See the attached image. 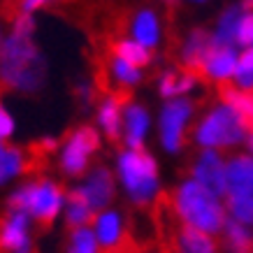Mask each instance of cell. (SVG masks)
<instances>
[{
	"instance_id": "1",
	"label": "cell",
	"mask_w": 253,
	"mask_h": 253,
	"mask_svg": "<svg viewBox=\"0 0 253 253\" xmlns=\"http://www.w3.org/2000/svg\"><path fill=\"white\" fill-rule=\"evenodd\" d=\"M0 79L19 91H38L44 82V61L31 38L9 35L0 51Z\"/></svg>"
},
{
	"instance_id": "2",
	"label": "cell",
	"mask_w": 253,
	"mask_h": 253,
	"mask_svg": "<svg viewBox=\"0 0 253 253\" xmlns=\"http://www.w3.org/2000/svg\"><path fill=\"white\" fill-rule=\"evenodd\" d=\"M172 207H174L176 216L186 225H193V228L207 232V235L223 230V225H225V216H223L221 205L195 179L184 181L176 188L174 195H172Z\"/></svg>"
},
{
	"instance_id": "3",
	"label": "cell",
	"mask_w": 253,
	"mask_h": 253,
	"mask_svg": "<svg viewBox=\"0 0 253 253\" xmlns=\"http://www.w3.org/2000/svg\"><path fill=\"white\" fill-rule=\"evenodd\" d=\"M119 174L126 191L137 205H149L158 191L156 161L144 149H130L119 156Z\"/></svg>"
},
{
	"instance_id": "4",
	"label": "cell",
	"mask_w": 253,
	"mask_h": 253,
	"mask_svg": "<svg viewBox=\"0 0 253 253\" xmlns=\"http://www.w3.org/2000/svg\"><path fill=\"white\" fill-rule=\"evenodd\" d=\"M246 126L230 107H216L209 112L195 130V139L202 146H230L244 137Z\"/></svg>"
},
{
	"instance_id": "5",
	"label": "cell",
	"mask_w": 253,
	"mask_h": 253,
	"mask_svg": "<svg viewBox=\"0 0 253 253\" xmlns=\"http://www.w3.org/2000/svg\"><path fill=\"white\" fill-rule=\"evenodd\" d=\"M98 144H100V137L93 128L84 126V128L75 130L72 135H70L65 151H63V158H61L63 172L70 174V176H79L86 169L88 156L98 149Z\"/></svg>"
},
{
	"instance_id": "6",
	"label": "cell",
	"mask_w": 253,
	"mask_h": 253,
	"mask_svg": "<svg viewBox=\"0 0 253 253\" xmlns=\"http://www.w3.org/2000/svg\"><path fill=\"white\" fill-rule=\"evenodd\" d=\"M191 114H193V105L188 100H174V102H169L168 107L163 109L161 139H163V146L168 149L169 154L179 151L181 144H184V130Z\"/></svg>"
},
{
	"instance_id": "7",
	"label": "cell",
	"mask_w": 253,
	"mask_h": 253,
	"mask_svg": "<svg viewBox=\"0 0 253 253\" xmlns=\"http://www.w3.org/2000/svg\"><path fill=\"white\" fill-rule=\"evenodd\" d=\"M61 202H63V191L61 186H56L54 181L31 184V207H28V214L42 228H49L54 223L56 214L61 209Z\"/></svg>"
},
{
	"instance_id": "8",
	"label": "cell",
	"mask_w": 253,
	"mask_h": 253,
	"mask_svg": "<svg viewBox=\"0 0 253 253\" xmlns=\"http://www.w3.org/2000/svg\"><path fill=\"white\" fill-rule=\"evenodd\" d=\"M193 176L200 186H205L214 198L228 193V169L216 151H202L193 163Z\"/></svg>"
},
{
	"instance_id": "9",
	"label": "cell",
	"mask_w": 253,
	"mask_h": 253,
	"mask_svg": "<svg viewBox=\"0 0 253 253\" xmlns=\"http://www.w3.org/2000/svg\"><path fill=\"white\" fill-rule=\"evenodd\" d=\"M31 246L28 239V214L26 211H12L5 216L0 225V251L26 253Z\"/></svg>"
},
{
	"instance_id": "10",
	"label": "cell",
	"mask_w": 253,
	"mask_h": 253,
	"mask_svg": "<svg viewBox=\"0 0 253 253\" xmlns=\"http://www.w3.org/2000/svg\"><path fill=\"white\" fill-rule=\"evenodd\" d=\"M214 49V40L209 38L205 31H193L191 38L186 40L184 49H181V58H184L186 70H191L193 75H205V65L207 58Z\"/></svg>"
},
{
	"instance_id": "11",
	"label": "cell",
	"mask_w": 253,
	"mask_h": 253,
	"mask_svg": "<svg viewBox=\"0 0 253 253\" xmlns=\"http://www.w3.org/2000/svg\"><path fill=\"white\" fill-rule=\"evenodd\" d=\"M82 191H84V195H86V200H88V205L93 207V211L107 207L109 202H112V198H114V179L109 174V169L95 168L91 174H88V179H86V184Z\"/></svg>"
},
{
	"instance_id": "12",
	"label": "cell",
	"mask_w": 253,
	"mask_h": 253,
	"mask_svg": "<svg viewBox=\"0 0 253 253\" xmlns=\"http://www.w3.org/2000/svg\"><path fill=\"white\" fill-rule=\"evenodd\" d=\"M225 169L230 195H253V158L237 156L225 165Z\"/></svg>"
},
{
	"instance_id": "13",
	"label": "cell",
	"mask_w": 253,
	"mask_h": 253,
	"mask_svg": "<svg viewBox=\"0 0 253 253\" xmlns=\"http://www.w3.org/2000/svg\"><path fill=\"white\" fill-rule=\"evenodd\" d=\"M235 70H237V58L232 46H214L205 65V75L216 82H225L228 77H235Z\"/></svg>"
},
{
	"instance_id": "14",
	"label": "cell",
	"mask_w": 253,
	"mask_h": 253,
	"mask_svg": "<svg viewBox=\"0 0 253 253\" xmlns=\"http://www.w3.org/2000/svg\"><path fill=\"white\" fill-rule=\"evenodd\" d=\"M95 221V211L88 205L82 188H72L68 193V228L72 232L79 228H88V223Z\"/></svg>"
},
{
	"instance_id": "15",
	"label": "cell",
	"mask_w": 253,
	"mask_h": 253,
	"mask_svg": "<svg viewBox=\"0 0 253 253\" xmlns=\"http://www.w3.org/2000/svg\"><path fill=\"white\" fill-rule=\"evenodd\" d=\"M126 142L130 144V149H142L146 135V126H149V114L144 112V107L139 105H128L126 107Z\"/></svg>"
},
{
	"instance_id": "16",
	"label": "cell",
	"mask_w": 253,
	"mask_h": 253,
	"mask_svg": "<svg viewBox=\"0 0 253 253\" xmlns=\"http://www.w3.org/2000/svg\"><path fill=\"white\" fill-rule=\"evenodd\" d=\"M121 105H123V98H116V95L105 98L102 105H100L98 119H100L102 130L107 132L109 139L121 137Z\"/></svg>"
},
{
	"instance_id": "17",
	"label": "cell",
	"mask_w": 253,
	"mask_h": 253,
	"mask_svg": "<svg viewBox=\"0 0 253 253\" xmlns=\"http://www.w3.org/2000/svg\"><path fill=\"white\" fill-rule=\"evenodd\" d=\"M132 35H135V42L144 44L146 49L158 44V21H156L154 12H137L135 14V21H132Z\"/></svg>"
},
{
	"instance_id": "18",
	"label": "cell",
	"mask_w": 253,
	"mask_h": 253,
	"mask_svg": "<svg viewBox=\"0 0 253 253\" xmlns=\"http://www.w3.org/2000/svg\"><path fill=\"white\" fill-rule=\"evenodd\" d=\"M239 7H230L225 9V14L221 16V21L216 26V33L211 35L214 46H232L237 42V26H239Z\"/></svg>"
},
{
	"instance_id": "19",
	"label": "cell",
	"mask_w": 253,
	"mask_h": 253,
	"mask_svg": "<svg viewBox=\"0 0 253 253\" xmlns=\"http://www.w3.org/2000/svg\"><path fill=\"white\" fill-rule=\"evenodd\" d=\"M112 54L119 56L121 61L130 63L132 68H142L146 63L151 61V54H149V49L144 44H139L135 40H119L112 44Z\"/></svg>"
},
{
	"instance_id": "20",
	"label": "cell",
	"mask_w": 253,
	"mask_h": 253,
	"mask_svg": "<svg viewBox=\"0 0 253 253\" xmlns=\"http://www.w3.org/2000/svg\"><path fill=\"white\" fill-rule=\"evenodd\" d=\"M23 169H28V163H26L21 151L0 144V184L16 174H21Z\"/></svg>"
},
{
	"instance_id": "21",
	"label": "cell",
	"mask_w": 253,
	"mask_h": 253,
	"mask_svg": "<svg viewBox=\"0 0 253 253\" xmlns=\"http://www.w3.org/2000/svg\"><path fill=\"white\" fill-rule=\"evenodd\" d=\"M109 75L116 79V84L121 86V88H126L128 91V86H135L139 82V70L132 68L130 63L121 61L119 56H112L109 58Z\"/></svg>"
},
{
	"instance_id": "22",
	"label": "cell",
	"mask_w": 253,
	"mask_h": 253,
	"mask_svg": "<svg viewBox=\"0 0 253 253\" xmlns=\"http://www.w3.org/2000/svg\"><path fill=\"white\" fill-rule=\"evenodd\" d=\"M228 209L237 223L253 225V195H228Z\"/></svg>"
},
{
	"instance_id": "23",
	"label": "cell",
	"mask_w": 253,
	"mask_h": 253,
	"mask_svg": "<svg viewBox=\"0 0 253 253\" xmlns=\"http://www.w3.org/2000/svg\"><path fill=\"white\" fill-rule=\"evenodd\" d=\"M235 82L242 91H251L253 88V46H249L244 54L239 56L237 70H235Z\"/></svg>"
},
{
	"instance_id": "24",
	"label": "cell",
	"mask_w": 253,
	"mask_h": 253,
	"mask_svg": "<svg viewBox=\"0 0 253 253\" xmlns=\"http://www.w3.org/2000/svg\"><path fill=\"white\" fill-rule=\"evenodd\" d=\"M95 251H98L95 235H93L88 228H79V230L72 232V237H70V246H68V253H95Z\"/></svg>"
},
{
	"instance_id": "25",
	"label": "cell",
	"mask_w": 253,
	"mask_h": 253,
	"mask_svg": "<svg viewBox=\"0 0 253 253\" xmlns=\"http://www.w3.org/2000/svg\"><path fill=\"white\" fill-rule=\"evenodd\" d=\"M237 42L239 44H246V46L253 44V12H246V14H242V19H239Z\"/></svg>"
},
{
	"instance_id": "26",
	"label": "cell",
	"mask_w": 253,
	"mask_h": 253,
	"mask_svg": "<svg viewBox=\"0 0 253 253\" xmlns=\"http://www.w3.org/2000/svg\"><path fill=\"white\" fill-rule=\"evenodd\" d=\"M179 93V75L176 72H165L161 77V95L172 98Z\"/></svg>"
},
{
	"instance_id": "27",
	"label": "cell",
	"mask_w": 253,
	"mask_h": 253,
	"mask_svg": "<svg viewBox=\"0 0 253 253\" xmlns=\"http://www.w3.org/2000/svg\"><path fill=\"white\" fill-rule=\"evenodd\" d=\"M12 132H14V119L9 116V112L2 107V102H0V142L12 137Z\"/></svg>"
},
{
	"instance_id": "28",
	"label": "cell",
	"mask_w": 253,
	"mask_h": 253,
	"mask_svg": "<svg viewBox=\"0 0 253 253\" xmlns=\"http://www.w3.org/2000/svg\"><path fill=\"white\" fill-rule=\"evenodd\" d=\"M46 0H23L21 2V9H23V14H31L33 9H38V7H42Z\"/></svg>"
},
{
	"instance_id": "29",
	"label": "cell",
	"mask_w": 253,
	"mask_h": 253,
	"mask_svg": "<svg viewBox=\"0 0 253 253\" xmlns=\"http://www.w3.org/2000/svg\"><path fill=\"white\" fill-rule=\"evenodd\" d=\"M244 7L249 9V12H253V0H244Z\"/></svg>"
},
{
	"instance_id": "30",
	"label": "cell",
	"mask_w": 253,
	"mask_h": 253,
	"mask_svg": "<svg viewBox=\"0 0 253 253\" xmlns=\"http://www.w3.org/2000/svg\"><path fill=\"white\" fill-rule=\"evenodd\" d=\"M249 128H251V135H253V119H251V123H249Z\"/></svg>"
},
{
	"instance_id": "31",
	"label": "cell",
	"mask_w": 253,
	"mask_h": 253,
	"mask_svg": "<svg viewBox=\"0 0 253 253\" xmlns=\"http://www.w3.org/2000/svg\"><path fill=\"white\" fill-rule=\"evenodd\" d=\"M2 44H5V42H2V38H0V51H2Z\"/></svg>"
},
{
	"instance_id": "32",
	"label": "cell",
	"mask_w": 253,
	"mask_h": 253,
	"mask_svg": "<svg viewBox=\"0 0 253 253\" xmlns=\"http://www.w3.org/2000/svg\"><path fill=\"white\" fill-rule=\"evenodd\" d=\"M249 142H251V149H253V135H251V139H249Z\"/></svg>"
}]
</instances>
